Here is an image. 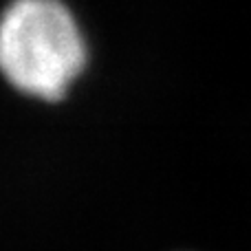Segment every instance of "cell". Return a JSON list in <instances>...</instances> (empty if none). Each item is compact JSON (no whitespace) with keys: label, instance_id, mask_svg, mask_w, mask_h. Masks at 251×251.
<instances>
[{"label":"cell","instance_id":"cell-1","mask_svg":"<svg viewBox=\"0 0 251 251\" xmlns=\"http://www.w3.org/2000/svg\"><path fill=\"white\" fill-rule=\"evenodd\" d=\"M86 64V35L64 0H9L0 9V77L16 93L57 104Z\"/></svg>","mask_w":251,"mask_h":251}]
</instances>
